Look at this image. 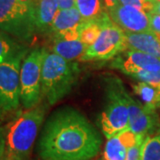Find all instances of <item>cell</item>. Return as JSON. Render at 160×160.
<instances>
[{"instance_id":"277c9868","label":"cell","mask_w":160,"mask_h":160,"mask_svg":"<svg viewBox=\"0 0 160 160\" xmlns=\"http://www.w3.org/2000/svg\"><path fill=\"white\" fill-rule=\"evenodd\" d=\"M33 1L0 0V30L24 45L38 33Z\"/></svg>"},{"instance_id":"4fadbf2b","label":"cell","mask_w":160,"mask_h":160,"mask_svg":"<svg viewBox=\"0 0 160 160\" xmlns=\"http://www.w3.org/2000/svg\"><path fill=\"white\" fill-rule=\"evenodd\" d=\"M143 136L136 135L130 129L107 139L102 160H126L129 149Z\"/></svg>"},{"instance_id":"8fae6325","label":"cell","mask_w":160,"mask_h":160,"mask_svg":"<svg viewBox=\"0 0 160 160\" xmlns=\"http://www.w3.org/2000/svg\"><path fill=\"white\" fill-rule=\"evenodd\" d=\"M111 66L127 76L132 77L138 72H157L160 70V59L138 51L125 52L123 55L115 58Z\"/></svg>"},{"instance_id":"44dd1931","label":"cell","mask_w":160,"mask_h":160,"mask_svg":"<svg viewBox=\"0 0 160 160\" xmlns=\"http://www.w3.org/2000/svg\"><path fill=\"white\" fill-rule=\"evenodd\" d=\"M102 20L94 21V22H85L81 28L79 40L82 41L88 47L96 41L99 35L101 33Z\"/></svg>"},{"instance_id":"4316f807","label":"cell","mask_w":160,"mask_h":160,"mask_svg":"<svg viewBox=\"0 0 160 160\" xmlns=\"http://www.w3.org/2000/svg\"><path fill=\"white\" fill-rule=\"evenodd\" d=\"M151 12L157 13V14H160V2H156V3H154L153 10H152Z\"/></svg>"},{"instance_id":"9a60e30c","label":"cell","mask_w":160,"mask_h":160,"mask_svg":"<svg viewBox=\"0 0 160 160\" xmlns=\"http://www.w3.org/2000/svg\"><path fill=\"white\" fill-rule=\"evenodd\" d=\"M35 22L39 33H50L52 22L59 11L56 0H34Z\"/></svg>"},{"instance_id":"d6986e66","label":"cell","mask_w":160,"mask_h":160,"mask_svg":"<svg viewBox=\"0 0 160 160\" xmlns=\"http://www.w3.org/2000/svg\"><path fill=\"white\" fill-rule=\"evenodd\" d=\"M25 51L27 48L24 44L0 30V64Z\"/></svg>"},{"instance_id":"f546056e","label":"cell","mask_w":160,"mask_h":160,"mask_svg":"<svg viewBox=\"0 0 160 160\" xmlns=\"http://www.w3.org/2000/svg\"><path fill=\"white\" fill-rule=\"evenodd\" d=\"M158 35V34H157ZM158 38H159V40H160V35H158Z\"/></svg>"},{"instance_id":"1f68e13d","label":"cell","mask_w":160,"mask_h":160,"mask_svg":"<svg viewBox=\"0 0 160 160\" xmlns=\"http://www.w3.org/2000/svg\"><path fill=\"white\" fill-rule=\"evenodd\" d=\"M159 133H160V132H159Z\"/></svg>"},{"instance_id":"603a6c76","label":"cell","mask_w":160,"mask_h":160,"mask_svg":"<svg viewBox=\"0 0 160 160\" xmlns=\"http://www.w3.org/2000/svg\"><path fill=\"white\" fill-rule=\"evenodd\" d=\"M149 19V28L156 34L160 35V14L150 12L148 14Z\"/></svg>"},{"instance_id":"f1b7e54d","label":"cell","mask_w":160,"mask_h":160,"mask_svg":"<svg viewBox=\"0 0 160 160\" xmlns=\"http://www.w3.org/2000/svg\"><path fill=\"white\" fill-rule=\"evenodd\" d=\"M142 2H147V1H149V0H142Z\"/></svg>"},{"instance_id":"ffe728a7","label":"cell","mask_w":160,"mask_h":160,"mask_svg":"<svg viewBox=\"0 0 160 160\" xmlns=\"http://www.w3.org/2000/svg\"><path fill=\"white\" fill-rule=\"evenodd\" d=\"M139 160H160V133L144 139Z\"/></svg>"},{"instance_id":"5bb4252c","label":"cell","mask_w":160,"mask_h":160,"mask_svg":"<svg viewBox=\"0 0 160 160\" xmlns=\"http://www.w3.org/2000/svg\"><path fill=\"white\" fill-rule=\"evenodd\" d=\"M127 49L150 54L160 59V40L152 30L145 32H126Z\"/></svg>"},{"instance_id":"30bf717a","label":"cell","mask_w":160,"mask_h":160,"mask_svg":"<svg viewBox=\"0 0 160 160\" xmlns=\"http://www.w3.org/2000/svg\"><path fill=\"white\" fill-rule=\"evenodd\" d=\"M111 21L125 32L138 33L150 30L149 15L134 6L119 4L108 11Z\"/></svg>"},{"instance_id":"3957f363","label":"cell","mask_w":160,"mask_h":160,"mask_svg":"<svg viewBox=\"0 0 160 160\" xmlns=\"http://www.w3.org/2000/svg\"><path fill=\"white\" fill-rule=\"evenodd\" d=\"M79 70L78 62L48 52L42 67V100L50 106L62 100L72 91L78 79Z\"/></svg>"},{"instance_id":"8992f818","label":"cell","mask_w":160,"mask_h":160,"mask_svg":"<svg viewBox=\"0 0 160 160\" xmlns=\"http://www.w3.org/2000/svg\"><path fill=\"white\" fill-rule=\"evenodd\" d=\"M28 50L0 64V121L14 118L21 109L20 71Z\"/></svg>"},{"instance_id":"e0dca14e","label":"cell","mask_w":160,"mask_h":160,"mask_svg":"<svg viewBox=\"0 0 160 160\" xmlns=\"http://www.w3.org/2000/svg\"><path fill=\"white\" fill-rule=\"evenodd\" d=\"M76 7L85 22L101 21L108 14L102 0H76Z\"/></svg>"},{"instance_id":"52a82bcc","label":"cell","mask_w":160,"mask_h":160,"mask_svg":"<svg viewBox=\"0 0 160 160\" xmlns=\"http://www.w3.org/2000/svg\"><path fill=\"white\" fill-rule=\"evenodd\" d=\"M47 52L45 48L37 47L23 59L20 71V86L21 103L24 110L38 106L42 101V67Z\"/></svg>"},{"instance_id":"4dcf8cb0","label":"cell","mask_w":160,"mask_h":160,"mask_svg":"<svg viewBox=\"0 0 160 160\" xmlns=\"http://www.w3.org/2000/svg\"><path fill=\"white\" fill-rule=\"evenodd\" d=\"M29 1H33V0H29Z\"/></svg>"},{"instance_id":"7402d4cb","label":"cell","mask_w":160,"mask_h":160,"mask_svg":"<svg viewBox=\"0 0 160 160\" xmlns=\"http://www.w3.org/2000/svg\"><path fill=\"white\" fill-rule=\"evenodd\" d=\"M146 137L141 138L135 145H133L131 149H129L128 154L126 160H139L140 159V153H141V147L142 144L144 139Z\"/></svg>"},{"instance_id":"d4e9b609","label":"cell","mask_w":160,"mask_h":160,"mask_svg":"<svg viewBox=\"0 0 160 160\" xmlns=\"http://www.w3.org/2000/svg\"><path fill=\"white\" fill-rule=\"evenodd\" d=\"M102 2L107 11L114 8L120 4L119 0H102Z\"/></svg>"},{"instance_id":"7a4b0ae2","label":"cell","mask_w":160,"mask_h":160,"mask_svg":"<svg viewBox=\"0 0 160 160\" xmlns=\"http://www.w3.org/2000/svg\"><path fill=\"white\" fill-rule=\"evenodd\" d=\"M46 107L39 104L22 110L4 126L0 160H29L46 117Z\"/></svg>"},{"instance_id":"cb8c5ba5","label":"cell","mask_w":160,"mask_h":160,"mask_svg":"<svg viewBox=\"0 0 160 160\" xmlns=\"http://www.w3.org/2000/svg\"><path fill=\"white\" fill-rule=\"evenodd\" d=\"M60 10H66L76 7V0H56Z\"/></svg>"},{"instance_id":"484cf974","label":"cell","mask_w":160,"mask_h":160,"mask_svg":"<svg viewBox=\"0 0 160 160\" xmlns=\"http://www.w3.org/2000/svg\"><path fill=\"white\" fill-rule=\"evenodd\" d=\"M3 139H4V126H0V156L3 148Z\"/></svg>"},{"instance_id":"ac0fdd59","label":"cell","mask_w":160,"mask_h":160,"mask_svg":"<svg viewBox=\"0 0 160 160\" xmlns=\"http://www.w3.org/2000/svg\"><path fill=\"white\" fill-rule=\"evenodd\" d=\"M134 93L142 99L143 104L149 109H160V87L139 81L132 86Z\"/></svg>"},{"instance_id":"9c48e42d","label":"cell","mask_w":160,"mask_h":160,"mask_svg":"<svg viewBox=\"0 0 160 160\" xmlns=\"http://www.w3.org/2000/svg\"><path fill=\"white\" fill-rule=\"evenodd\" d=\"M125 96L129 109V129L136 135L147 137L158 125V113L132 97L126 89Z\"/></svg>"},{"instance_id":"5b68a950","label":"cell","mask_w":160,"mask_h":160,"mask_svg":"<svg viewBox=\"0 0 160 160\" xmlns=\"http://www.w3.org/2000/svg\"><path fill=\"white\" fill-rule=\"evenodd\" d=\"M105 80V105L100 122L103 135L109 139L129 129V109L123 83L117 77Z\"/></svg>"},{"instance_id":"ba28073f","label":"cell","mask_w":160,"mask_h":160,"mask_svg":"<svg viewBox=\"0 0 160 160\" xmlns=\"http://www.w3.org/2000/svg\"><path fill=\"white\" fill-rule=\"evenodd\" d=\"M127 50L126 32L115 24L109 14L102 20V30L96 41L88 47L80 62L109 61Z\"/></svg>"},{"instance_id":"6da1fadb","label":"cell","mask_w":160,"mask_h":160,"mask_svg":"<svg viewBox=\"0 0 160 160\" xmlns=\"http://www.w3.org/2000/svg\"><path fill=\"white\" fill-rule=\"evenodd\" d=\"M102 144L101 133L86 116L66 106L46 120L37 149L41 160H92Z\"/></svg>"},{"instance_id":"7c38bea8","label":"cell","mask_w":160,"mask_h":160,"mask_svg":"<svg viewBox=\"0 0 160 160\" xmlns=\"http://www.w3.org/2000/svg\"><path fill=\"white\" fill-rule=\"evenodd\" d=\"M85 21L77 7L66 10H60L52 22L50 33L54 38L66 40L79 39L81 28Z\"/></svg>"},{"instance_id":"2e32d148","label":"cell","mask_w":160,"mask_h":160,"mask_svg":"<svg viewBox=\"0 0 160 160\" xmlns=\"http://www.w3.org/2000/svg\"><path fill=\"white\" fill-rule=\"evenodd\" d=\"M87 49L88 46L79 39L66 40L54 38L52 46V52L56 53L67 61L74 62L77 59L79 60Z\"/></svg>"},{"instance_id":"83f0119b","label":"cell","mask_w":160,"mask_h":160,"mask_svg":"<svg viewBox=\"0 0 160 160\" xmlns=\"http://www.w3.org/2000/svg\"><path fill=\"white\" fill-rule=\"evenodd\" d=\"M153 2L156 3V2H160V0H153Z\"/></svg>"}]
</instances>
